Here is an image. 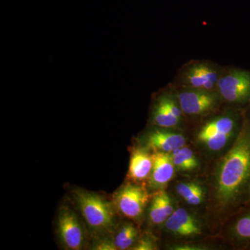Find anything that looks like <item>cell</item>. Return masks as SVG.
<instances>
[{"label":"cell","instance_id":"cell-20","mask_svg":"<svg viewBox=\"0 0 250 250\" xmlns=\"http://www.w3.org/2000/svg\"><path fill=\"white\" fill-rule=\"evenodd\" d=\"M93 250H117L114 241L111 238H100L98 242L94 245Z\"/></svg>","mask_w":250,"mask_h":250},{"label":"cell","instance_id":"cell-7","mask_svg":"<svg viewBox=\"0 0 250 250\" xmlns=\"http://www.w3.org/2000/svg\"><path fill=\"white\" fill-rule=\"evenodd\" d=\"M177 97L182 111L188 116L205 115L218 104V95L211 90L184 87Z\"/></svg>","mask_w":250,"mask_h":250},{"label":"cell","instance_id":"cell-14","mask_svg":"<svg viewBox=\"0 0 250 250\" xmlns=\"http://www.w3.org/2000/svg\"><path fill=\"white\" fill-rule=\"evenodd\" d=\"M151 121L156 126L170 129L178 126L181 121L175 118L158 98L153 106Z\"/></svg>","mask_w":250,"mask_h":250},{"label":"cell","instance_id":"cell-19","mask_svg":"<svg viewBox=\"0 0 250 250\" xmlns=\"http://www.w3.org/2000/svg\"><path fill=\"white\" fill-rule=\"evenodd\" d=\"M155 241L152 236H143L131 249L135 250H153L156 249Z\"/></svg>","mask_w":250,"mask_h":250},{"label":"cell","instance_id":"cell-5","mask_svg":"<svg viewBox=\"0 0 250 250\" xmlns=\"http://www.w3.org/2000/svg\"><path fill=\"white\" fill-rule=\"evenodd\" d=\"M59 241L65 249L81 250L85 248L86 235L84 228L74 210L67 205L59 209L57 220Z\"/></svg>","mask_w":250,"mask_h":250},{"label":"cell","instance_id":"cell-16","mask_svg":"<svg viewBox=\"0 0 250 250\" xmlns=\"http://www.w3.org/2000/svg\"><path fill=\"white\" fill-rule=\"evenodd\" d=\"M139 236L137 228L131 223H125L113 238L117 250L130 249L134 246Z\"/></svg>","mask_w":250,"mask_h":250},{"label":"cell","instance_id":"cell-11","mask_svg":"<svg viewBox=\"0 0 250 250\" xmlns=\"http://www.w3.org/2000/svg\"><path fill=\"white\" fill-rule=\"evenodd\" d=\"M166 228L176 236L190 237L201 233L197 219L183 208L174 210L165 222Z\"/></svg>","mask_w":250,"mask_h":250},{"label":"cell","instance_id":"cell-2","mask_svg":"<svg viewBox=\"0 0 250 250\" xmlns=\"http://www.w3.org/2000/svg\"><path fill=\"white\" fill-rule=\"evenodd\" d=\"M72 199L90 232L108 234L116 225V207L104 197L83 189L72 191Z\"/></svg>","mask_w":250,"mask_h":250},{"label":"cell","instance_id":"cell-6","mask_svg":"<svg viewBox=\"0 0 250 250\" xmlns=\"http://www.w3.org/2000/svg\"><path fill=\"white\" fill-rule=\"evenodd\" d=\"M144 186L128 184L120 188L114 197L116 209L126 218L137 220L142 216L149 200Z\"/></svg>","mask_w":250,"mask_h":250},{"label":"cell","instance_id":"cell-3","mask_svg":"<svg viewBox=\"0 0 250 250\" xmlns=\"http://www.w3.org/2000/svg\"><path fill=\"white\" fill-rule=\"evenodd\" d=\"M240 116L236 112L215 117L207 122L197 135L200 144L212 152L222 150L241 129Z\"/></svg>","mask_w":250,"mask_h":250},{"label":"cell","instance_id":"cell-15","mask_svg":"<svg viewBox=\"0 0 250 250\" xmlns=\"http://www.w3.org/2000/svg\"><path fill=\"white\" fill-rule=\"evenodd\" d=\"M174 166L179 170L191 171L198 166V162L193 152L188 147L179 148L170 153Z\"/></svg>","mask_w":250,"mask_h":250},{"label":"cell","instance_id":"cell-4","mask_svg":"<svg viewBox=\"0 0 250 250\" xmlns=\"http://www.w3.org/2000/svg\"><path fill=\"white\" fill-rule=\"evenodd\" d=\"M219 96L238 106L250 104V71L233 68L222 74L216 85Z\"/></svg>","mask_w":250,"mask_h":250},{"label":"cell","instance_id":"cell-13","mask_svg":"<svg viewBox=\"0 0 250 250\" xmlns=\"http://www.w3.org/2000/svg\"><path fill=\"white\" fill-rule=\"evenodd\" d=\"M173 206L167 192L159 190L153 197L149 208V218L153 225H161L173 213Z\"/></svg>","mask_w":250,"mask_h":250},{"label":"cell","instance_id":"cell-9","mask_svg":"<svg viewBox=\"0 0 250 250\" xmlns=\"http://www.w3.org/2000/svg\"><path fill=\"white\" fill-rule=\"evenodd\" d=\"M167 129L157 126L151 130L145 137L146 147L154 152L171 153L185 146L186 139L183 135Z\"/></svg>","mask_w":250,"mask_h":250},{"label":"cell","instance_id":"cell-8","mask_svg":"<svg viewBox=\"0 0 250 250\" xmlns=\"http://www.w3.org/2000/svg\"><path fill=\"white\" fill-rule=\"evenodd\" d=\"M220 72L209 62H194L182 74L184 87L211 90H216Z\"/></svg>","mask_w":250,"mask_h":250},{"label":"cell","instance_id":"cell-10","mask_svg":"<svg viewBox=\"0 0 250 250\" xmlns=\"http://www.w3.org/2000/svg\"><path fill=\"white\" fill-rule=\"evenodd\" d=\"M152 156L153 166L149 177V188L161 190L173 177L175 166L170 153L154 152Z\"/></svg>","mask_w":250,"mask_h":250},{"label":"cell","instance_id":"cell-12","mask_svg":"<svg viewBox=\"0 0 250 250\" xmlns=\"http://www.w3.org/2000/svg\"><path fill=\"white\" fill-rule=\"evenodd\" d=\"M152 166V154L145 149H136L130 158L128 176L134 182H143L149 178Z\"/></svg>","mask_w":250,"mask_h":250},{"label":"cell","instance_id":"cell-17","mask_svg":"<svg viewBox=\"0 0 250 250\" xmlns=\"http://www.w3.org/2000/svg\"><path fill=\"white\" fill-rule=\"evenodd\" d=\"M177 193L187 202L188 205L197 206L200 205L204 198L203 188L201 186L195 182L181 183L176 187Z\"/></svg>","mask_w":250,"mask_h":250},{"label":"cell","instance_id":"cell-18","mask_svg":"<svg viewBox=\"0 0 250 250\" xmlns=\"http://www.w3.org/2000/svg\"><path fill=\"white\" fill-rule=\"evenodd\" d=\"M235 233L242 239H250V213L242 217L234 226Z\"/></svg>","mask_w":250,"mask_h":250},{"label":"cell","instance_id":"cell-1","mask_svg":"<svg viewBox=\"0 0 250 250\" xmlns=\"http://www.w3.org/2000/svg\"><path fill=\"white\" fill-rule=\"evenodd\" d=\"M250 182V118H245L233 146L218 164L215 197L222 207L237 201Z\"/></svg>","mask_w":250,"mask_h":250}]
</instances>
